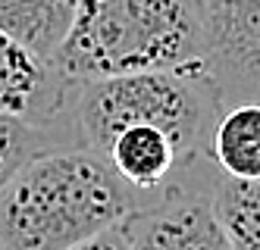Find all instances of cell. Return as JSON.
Masks as SVG:
<instances>
[{
	"mask_svg": "<svg viewBox=\"0 0 260 250\" xmlns=\"http://www.w3.org/2000/svg\"><path fill=\"white\" fill-rule=\"evenodd\" d=\"M138 206L98 153L53 147L0 188V250H72L122 225Z\"/></svg>",
	"mask_w": 260,
	"mask_h": 250,
	"instance_id": "1",
	"label": "cell"
},
{
	"mask_svg": "<svg viewBox=\"0 0 260 250\" xmlns=\"http://www.w3.org/2000/svg\"><path fill=\"white\" fill-rule=\"evenodd\" d=\"M50 63L72 85L204 66L201 7L198 0H79Z\"/></svg>",
	"mask_w": 260,
	"mask_h": 250,
	"instance_id": "2",
	"label": "cell"
},
{
	"mask_svg": "<svg viewBox=\"0 0 260 250\" xmlns=\"http://www.w3.org/2000/svg\"><path fill=\"white\" fill-rule=\"evenodd\" d=\"M226 110L204 66L160 69L76 85L69 122L76 144L104 157L113 134L128 125H154L173 134L191 160H210V138Z\"/></svg>",
	"mask_w": 260,
	"mask_h": 250,
	"instance_id": "3",
	"label": "cell"
},
{
	"mask_svg": "<svg viewBox=\"0 0 260 250\" xmlns=\"http://www.w3.org/2000/svg\"><path fill=\"white\" fill-rule=\"evenodd\" d=\"M219 172L179 185L125 216L122 235L128 250H232V241L213 206Z\"/></svg>",
	"mask_w": 260,
	"mask_h": 250,
	"instance_id": "4",
	"label": "cell"
},
{
	"mask_svg": "<svg viewBox=\"0 0 260 250\" xmlns=\"http://www.w3.org/2000/svg\"><path fill=\"white\" fill-rule=\"evenodd\" d=\"M204 69L222 106L260 100V0H198Z\"/></svg>",
	"mask_w": 260,
	"mask_h": 250,
	"instance_id": "5",
	"label": "cell"
},
{
	"mask_svg": "<svg viewBox=\"0 0 260 250\" xmlns=\"http://www.w3.org/2000/svg\"><path fill=\"white\" fill-rule=\"evenodd\" d=\"M72 97L76 85L66 82L50 60L0 31V116L72 131Z\"/></svg>",
	"mask_w": 260,
	"mask_h": 250,
	"instance_id": "6",
	"label": "cell"
},
{
	"mask_svg": "<svg viewBox=\"0 0 260 250\" xmlns=\"http://www.w3.org/2000/svg\"><path fill=\"white\" fill-rule=\"evenodd\" d=\"M210 160L222 178H260V100L235 103L219 113L210 138Z\"/></svg>",
	"mask_w": 260,
	"mask_h": 250,
	"instance_id": "7",
	"label": "cell"
},
{
	"mask_svg": "<svg viewBox=\"0 0 260 250\" xmlns=\"http://www.w3.org/2000/svg\"><path fill=\"white\" fill-rule=\"evenodd\" d=\"M79 0H0V31L50 60L72 25Z\"/></svg>",
	"mask_w": 260,
	"mask_h": 250,
	"instance_id": "8",
	"label": "cell"
},
{
	"mask_svg": "<svg viewBox=\"0 0 260 250\" xmlns=\"http://www.w3.org/2000/svg\"><path fill=\"white\" fill-rule=\"evenodd\" d=\"M213 206L232 250H260V178L232 182L219 175L213 185Z\"/></svg>",
	"mask_w": 260,
	"mask_h": 250,
	"instance_id": "9",
	"label": "cell"
},
{
	"mask_svg": "<svg viewBox=\"0 0 260 250\" xmlns=\"http://www.w3.org/2000/svg\"><path fill=\"white\" fill-rule=\"evenodd\" d=\"M63 144H76L72 131L0 116V188L19 169H25L35 157H41V153H47L53 147H63Z\"/></svg>",
	"mask_w": 260,
	"mask_h": 250,
	"instance_id": "10",
	"label": "cell"
},
{
	"mask_svg": "<svg viewBox=\"0 0 260 250\" xmlns=\"http://www.w3.org/2000/svg\"><path fill=\"white\" fill-rule=\"evenodd\" d=\"M72 250H128V244H125V235H122V225H116V228H110V232L91 238V241L72 247Z\"/></svg>",
	"mask_w": 260,
	"mask_h": 250,
	"instance_id": "11",
	"label": "cell"
}]
</instances>
